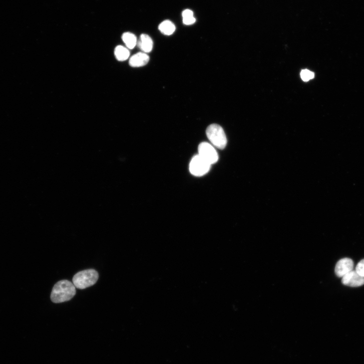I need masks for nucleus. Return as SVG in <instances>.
<instances>
[{"instance_id": "f257e3e1", "label": "nucleus", "mask_w": 364, "mask_h": 364, "mask_svg": "<svg viewBox=\"0 0 364 364\" xmlns=\"http://www.w3.org/2000/svg\"><path fill=\"white\" fill-rule=\"evenodd\" d=\"M76 287L71 281L61 280L54 286L51 299L55 303H62L72 299L76 293Z\"/></svg>"}, {"instance_id": "f03ea898", "label": "nucleus", "mask_w": 364, "mask_h": 364, "mask_svg": "<svg viewBox=\"0 0 364 364\" xmlns=\"http://www.w3.org/2000/svg\"><path fill=\"white\" fill-rule=\"evenodd\" d=\"M99 275L94 269H88L77 273L73 277V282L75 287L84 289L94 285L98 281Z\"/></svg>"}, {"instance_id": "7ed1b4c3", "label": "nucleus", "mask_w": 364, "mask_h": 364, "mask_svg": "<svg viewBox=\"0 0 364 364\" xmlns=\"http://www.w3.org/2000/svg\"><path fill=\"white\" fill-rule=\"evenodd\" d=\"M208 139L214 146L220 149H224L227 144V139L223 129L219 125L212 124L206 130Z\"/></svg>"}, {"instance_id": "20e7f679", "label": "nucleus", "mask_w": 364, "mask_h": 364, "mask_svg": "<svg viewBox=\"0 0 364 364\" xmlns=\"http://www.w3.org/2000/svg\"><path fill=\"white\" fill-rule=\"evenodd\" d=\"M211 167V165L198 154L194 156L191 160L189 170L192 175L196 177H201L209 172Z\"/></svg>"}, {"instance_id": "39448f33", "label": "nucleus", "mask_w": 364, "mask_h": 364, "mask_svg": "<svg viewBox=\"0 0 364 364\" xmlns=\"http://www.w3.org/2000/svg\"><path fill=\"white\" fill-rule=\"evenodd\" d=\"M198 155L211 165L216 163L219 160V155L215 148L207 142H202L199 144Z\"/></svg>"}, {"instance_id": "423d86ee", "label": "nucleus", "mask_w": 364, "mask_h": 364, "mask_svg": "<svg viewBox=\"0 0 364 364\" xmlns=\"http://www.w3.org/2000/svg\"><path fill=\"white\" fill-rule=\"evenodd\" d=\"M353 262L349 258H342L337 263L335 273L338 277H342L347 273L353 270Z\"/></svg>"}, {"instance_id": "0eeeda50", "label": "nucleus", "mask_w": 364, "mask_h": 364, "mask_svg": "<svg viewBox=\"0 0 364 364\" xmlns=\"http://www.w3.org/2000/svg\"><path fill=\"white\" fill-rule=\"evenodd\" d=\"M343 285L350 287H358L364 284V277L358 275L355 271L352 270L342 277Z\"/></svg>"}, {"instance_id": "6e6552de", "label": "nucleus", "mask_w": 364, "mask_h": 364, "mask_svg": "<svg viewBox=\"0 0 364 364\" xmlns=\"http://www.w3.org/2000/svg\"><path fill=\"white\" fill-rule=\"evenodd\" d=\"M149 61V57L146 54L139 53L130 58L129 65L133 68H140L146 66Z\"/></svg>"}, {"instance_id": "1a4fd4ad", "label": "nucleus", "mask_w": 364, "mask_h": 364, "mask_svg": "<svg viewBox=\"0 0 364 364\" xmlns=\"http://www.w3.org/2000/svg\"><path fill=\"white\" fill-rule=\"evenodd\" d=\"M137 44L139 48L145 54L150 53L153 49V41L150 37L146 34L141 35Z\"/></svg>"}, {"instance_id": "9d476101", "label": "nucleus", "mask_w": 364, "mask_h": 364, "mask_svg": "<svg viewBox=\"0 0 364 364\" xmlns=\"http://www.w3.org/2000/svg\"><path fill=\"white\" fill-rule=\"evenodd\" d=\"M115 55L118 61L124 62L129 58L130 53L128 49L123 46L119 45L115 48Z\"/></svg>"}, {"instance_id": "9b49d317", "label": "nucleus", "mask_w": 364, "mask_h": 364, "mask_svg": "<svg viewBox=\"0 0 364 364\" xmlns=\"http://www.w3.org/2000/svg\"><path fill=\"white\" fill-rule=\"evenodd\" d=\"M122 39L128 49H132L137 44L136 36L131 33H125L122 36Z\"/></svg>"}, {"instance_id": "f8f14e48", "label": "nucleus", "mask_w": 364, "mask_h": 364, "mask_svg": "<svg viewBox=\"0 0 364 364\" xmlns=\"http://www.w3.org/2000/svg\"><path fill=\"white\" fill-rule=\"evenodd\" d=\"M159 28L163 34L168 36L172 35L176 30L175 25L170 21H165L162 23Z\"/></svg>"}, {"instance_id": "ddd939ff", "label": "nucleus", "mask_w": 364, "mask_h": 364, "mask_svg": "<svg viewBox=\"0 0 364 364\" xmlns=\"http://www.w3.org/2000/svg\"><path fill=\"white\" fill-rule=\"evenodd\" d=\"M300 77L304 82H308L315 77V74L308 70H303L300 73Z\"/></svg>"}, {"instance_id": "4468645a", "label": "nucleus", "mask_w": 364, "mask_h": 364, "mask_svg": "<svg viewBox=\"0 0 364 364\" xmlns=\"http://www.w3.org/2000/svg\"><path fill=\"white\" fill-rule=\"evenodd\" d=\"M360 276L364 277V259H362L356 265L355 270Z\"/></svg>"}, {"instance_id": "2eb2a0df", "label": "nucleus", "mask_w": 364, "mask_h": 364, "mask_svg": "<svg viewBox=\"0 0 364 364\" xmlns=\"http://www.w3.org/2000/svg\"><path fill=\"white\" fill-rule=\"evenodd\" d=\"M183 23L186 25H191L194 24L196 22L195 18L193 17L183 19Z\"/></svg>"}]
</instances>
